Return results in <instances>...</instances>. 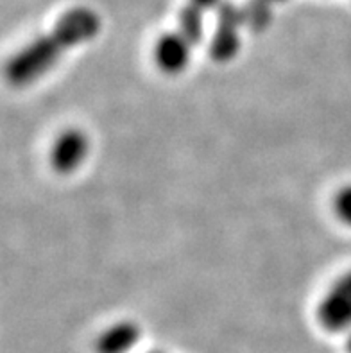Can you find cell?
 <instances>
[{"mask_svg": "<svg viewBox=\"0 0 351 353\" xmlns=\"http://www.w3.org/2000/svg\"><path fill=\"white\" fill-rule=\"evenodd\" d=\"M140 328L133 321H120L104 330L95 341V353H128L137 346Z\"/></svg>", "mask_w": 351, "mask_h": 353, "instance_id": "8992f818", "label": "cell"}, {"mask_svg": "<svg viewBox=\"0 0 351 353\" xmlns=\"http://www.w3.org/2000/svg\"><path fill=\"white\" fill-rule=\"evenodd\" d=\"M190 4L197 6L203 11H208V9H217L223 4V0H190Z\"/></svg>", "mask_w": 351, "mask_h": 353, "instance_id": "30bf717a", "label": "cell"}, {"mask_svg": "<svg viewBox=\"0 0 351 353\" xmlns=\"http://www.w3.org/2000/svg\"><path fill=\"white\" fill-rule=\"evenodd\" d=\"M334 210L339 219L348 224V226H351V185L343 187L335 194Z\"/></svg>", "mask_w": 351, "mask_h": 353, "instance_id": "9c48e42d", "label": "cell"}, {"mask_svg": "<svg viewBox=\"0 0 351 353\" xmlns=\"http://www.w3.org/2000/svg\"><path fill=\"white\" fill-rule=\"evenodd\" d=\"M317 321L328 332L351 328V271L339 278L317 307Z\"/></svg>", "mask_w": 351, "mask_h": 353, "instance_id": "3957f363", "label": "cell"}, {"mask_svg": "<svg viewBox=\"0 0 351 353\" xmlns=\"http://www.w3.org/2000/svg\"><path fill=\"white\" fill-rule=\"evenodd\" d=\"M242 23L251 32H263L272 22V2L271 0H245L240 6Z\"/></svg>", "mask_w": 351, "mask_h": 353, "instance_id": "ba28073f", "label": "cell"}, {"mask_svg": "<svg viewBox=\"0 0 351 353\" xmlns=\"http://www.w3.org/2000/svg\"><path fill=\"white\" fill-rule=\"evenodd\" d=\"M147 353H163V352H160V350H154V352H147Z\"/></svg>", "mask_w": 351, "mask_h": 353, "instance_id": "7c38bea8", "label": "cell"}, {"mask_svg": "<svg viewBox=\"0 0 351 353\" xmlns=\"http://www.w3.org/2000/svg\"><path fill=\"white\" fill-rule=\"evenodd\" d=\"M88 137L81 130L70 128L59 133L50 149V165L59 174H72L88 154Z\"/></svg>", "mask_w": 351, "mask_h": 353, "instance_id": "277c9868", "label": "cell"}, {"mask_svg": "<svg viewBox=\"0 0 351 353\" xmlns=\"http://www.w3.org/2000/svg\"><path fill=\"white\" fill-rule=\"evenodd\" d=\"M272 4H276V2H283V0H271Z\"/></svg>", "mask_w": 351, "mask_h": 353, "instance_id": "4fadbf2b", "label": "cell"}, {"mask_svg": "<svg viewBox=\"0 0 351 353\" xmlns=\"http://www.w3.org/2000/svg\"><path fill=\"white\" fill-rule=\"evenodd\" d=\"M346 352L351 353V334H350V337H348V341H346Z\"/></svg>", "mask_w": 351, "mask_h": 353, "instance_id": "8fae6325", "label": "cell"}, {"mask_svg": "<svg viewBox=\"0 0 351 353\" xmlns=\"http://www.w3.org/2000/svg\"><path fill=\"white\" fill-rule=\"evenodd\" d=\"M101 31V18L90 8H72L63 13L52 31L27 43L6 65L13 86H26L45 76L68 49L90 41Z\"/></svg>", "mask_w": 351, "mask_h": 353, "instance_id": "6da1fadb", "label": "cell"}, {"mask_svg": "<svg viewBox=\"0 0 351 353\" xmlns=\"http://www.w3.org/2000/svg\"><path fill=\"white\" fill-rule=\"evenodd\" d=\"M192 45L179 31H170L161 34L154 43L152 56L161 72L176 76L181 74L190 63Z\"/></svg>", "mask_w": 351, "mask_h": 353, "instance_id": "5b68a950", "label": "cell"}, {"mask_svg": "<svg viewBox=\"0 0 351 353\" xmlns=\"http://www.w3.org/2000/svg\"><path fill=\"white\" fill-rule=\"evenodd\" d=\"M217 29L210 41L208 54L215 63H228L235 58L240 50L239 29L244 27L240 6L230 0H223L217 9Z\"/></svg>", "mask_w": 351, "mask_h": 353, "instance_id": "7a4b0ae2", "label": "cell"}, {"mask_svg": "<svg viewBox=\"0 0 351 353\" xmlns=\"http://www.w3.org/2000/svg\"><path fill=\"white\" fill-rule=\"evenodd\" d=\"M178 31L196 47L205 38V11L194 4L183 6L178 14Z\"/></svg>", "mask_w": 351, "mask_h": 353, "instance_id": "52a82bcc", "label": "cell"}]
</instances>
